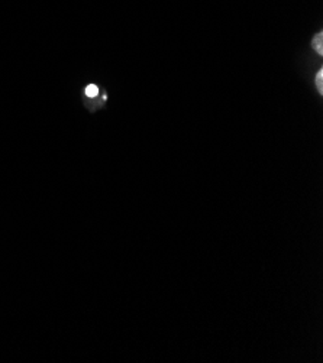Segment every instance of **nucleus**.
<instances>
[{"label": "nucleus", "instance_id": "obj_1", "mask_svg": "<svg viewBox=\"0 0 323 363\" xmlns=\"http://www.w3.org/2000/svg\"><path fill=\"white\" fill-rule=\"evenodd\" d=\"M313 48L316 50V52L319 55L323 54V35L322 33H317L313 38Z\"/></svg>", "mask_w": 323, "mask_h": 363}, {"label": "nucleus", "instance_id": "obj_2", "mask_svg": "<svg viewBox=\"0 0 323 363\" xmlns=\"http://www.w3.org/2000/svg\"><path fill=\"white\" fill-rule=\"evenodd\" d=\"M316 87H317V91L322 94L323 93V69H319V72H317Z\"/></svg>", "mask_w": 323, "mask_h": 363}, {"label": "nucleus", "instance_id": "obj_3", "mask_svg": "<svg viewBox=\"0 0 323 363\" xmlns=\"http://www.w3.org/2000/svg\"><path fill=\"white\" fill-rule=\"evenodd\" d=\"M99 93V89L94 86V84H90L86 87V96L87 97H96Z\"/></svg>", "mask_w": 323, "mask_h": 363}]
</instances>
